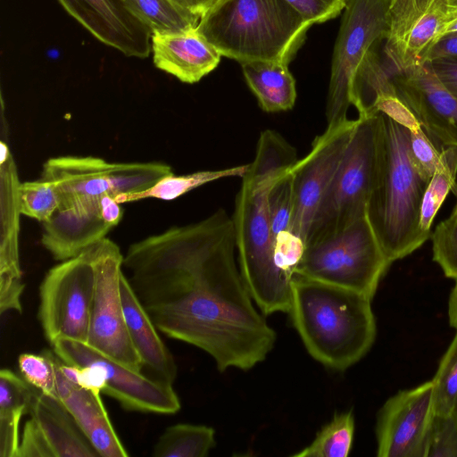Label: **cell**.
Instances as JSON below:
<instances>
[{"mask_svg":"<svg viewBox=\"0 0 457 457\" xmlns=\"http://www.w3.org/2000/svg\"><path fill=\"white\" fill-rule=\"evenodd\" d=\"M129 281L157 329L207 353L220 371L263 361L277 335L243 279L222 209L129 246Z\"/></svg>","mask_w":457,"mask_h":457,"instance_id":"1","label":"cell"},{"mask_svg":"<svg viewBox=\"0 0 457 457\" xmlns=\"http://www.w3.org/2000/svg\"><path fill=\"white\" fill-rule=\"evenodd\" d=\"M297 160L296 150L279 133L262 131L236 197L232 220L237 262L243 279L264 315L287 313L290 308L292 280L273 262L268 196L276 179Z\"/></svg>","mask_w":457,"mask_h":457,"instance_id":"2","label":"cell"},{"mask_svg":"<svg viewBox=\"0 0 457 457\" xmlns=\"http://www.w3.org/2000/svg\"><path fill=\"white\" fill-rule=\"evenodd\" d=\"M287 313L309 354L335 370L358 362L376 339L371 299L351 289L295 275Z\"/></svg>","mask_w":457,"mask_h":457,"instance_id":"3","label":"cell"},{"mask_svg":"<svg viewBox=\"0 0 457 457\" xmlns=\"http://www.w3.org/2000/svg\"><path fill=\"white\" fill-rule=\"evenodd\" d=\"M380 117L379 170L367 216L392 263L411 254L427 241L420 234L419 222L428 181L412 160L408 128L382 112Z\"/></svg>","mask_w":457,"mask_h":457,"instance_id":"4","label":"cell"},{"mask_svg":"<svg viewBox=\"0 0 457 457\" xmlns=\"http://www.w3.org/2000/svg\"><path fill=\"white\" fill-rule=\"evenodd\" d=\"M312 23L287 0H220L196 27L225 57L289 64Z\"/></svg>","mask_w":457,"mask_h":457,"instance_id":"5","label":"cell"},{"mask_svg":"<svg viewBox=\"0 0 457 457\" xmlns=\"http://www.w3.org/2000/svg\"><path fill=\"white\" fill-rule=\"evenodd\" d=\"M349 145L312 222L305 245L335 234L367 213L377 184L380 112L359 115Z\"/></svg>","mask_w":457,"mask_h":457,"instance_id":"6","label":"cell"},{"mask_svg":"<svg viewBox=\"0 0 457 457\" xmlns=\"http://www.w3.org/2000/svg\"><path fill=\"white\" fill-rule=\"evenodd\" d=\"M390 264L366 213L340 231L307 244L294 276L351 289L372 300Z\"/></svg>","mask_w":457,"mask_h":457,"instance_id":"7","label":"cell"},{"mask_svg":"<svg viewBox=\"0 0 457 457\" xmlns=\"http://www.w3.org/2000/svg\"><path fill=\"white\" fill-rule=\"evenodd\" d=\"M154 162H108L93 156H62L45 162L41 179L56 185L58 209L95 210L99 198H114L152 187L158 179Z\"/></svg>","mask_w":457,"mask_h":457,"instance_id":"8","label":"cell"},{"mask_svg":"<svg viewBox=\"0 0 457 457\" xmlns=\"http://www.w3.org/2000/svg\"><path fill=\"white\" fill-rule=\"evenodd\" d=\"M390 0H347L332 55L326 104L328 125L343 121L352 105L355 76L389 30Z\"/></svg>","mask_w":457,"mask_h":457,"instance_id":"9","label":"cell"},{"mask_svg":"<svg viewBox=\"0 0 457 457\" xmlns=\"http://www.w3.org/2000/svg\"><path fill=\"white\" fill-rule=\"evenodd\" d=\"M95 283L89 247L47 271L39 286L37 317L51 345L59 338L87 342Z\"/></svg>","mask_w":457,"mask_h":457,"instance_id":"10","label":"cell"},{"mask_svg":"<svg viewBox=\"0 0 457 457\" xmlns=\"http://www.w3.org/2000/svg\"><path fill=\"white\" fill-rule=\"evenodd\" d=\"M96 283L87 344L142 372L143 363L128 331L120 295L123 258L119 246L104 237L89 246Z\"/></svg>","mask_w":457,"mask_h":457,"instance_id":"11","label":"cell"},{"mask_svg":"<svg viewBox=\"0 0 457 457\" xmlns=\"http://www.w3.org/2000/svg\"><path fill=\"white\" fill-rule=\"evenodd\" d=\"M386 65L403 71L427 62L435 44L457 22L446 0H390Z\"/></svg>","mask_w":457,"mask_h":457,"instance_id":"12","label":"cell"},{"mask_svg":"<svg viewBox=\"0 0 457 457\" xmlns=\"http://www.w3.org/2000/svg\"><path fill=\"white\" fill-rule=\"evenodd\" d=\"M53 351L65 363L84 366L98 364L106 374V386L103 394L115 399L126 411L163 415L177 413L180 400L172 385L133 370L99 353L87 343L59 338Z\"/></svg>","mask_w":457,"mask_h":457,"instance_id":"13","label":"cell"},{"mask_svg":"<svg viewBox=\"0 0 457 457\" xmlns=\"http://www.w3.org/2000/svg\"><path fill=\"white\" fill-rule=\"evenodd\" d=\"M357 120L328 125L315 137L310 152L291 167L295 206L290 230L304 242L316 212L327 193L351 140Z\"/></svg>","mask_w":457,"mask_h":457,"instance_id":"14","label":"cell"},{"mask_svg":"<svg viewBox=\"0 0 457 457\" xmlns=\"http://www.w3.org/2000/svg\"><path fill=\"white\" fill-rule=\"evenodd\" d=\"M434 417L431 380L389 397L377 416V456L427 457Z\"/></svg>","mask_w":457,"mask_h":457,"instance_id":"15","label":"cell"},{"mask_svg":"<svg viewBox=\"0 0 457 457\" xmlns=\"http://www.w3.org/2000/svg\"><path fill=\"white\" fill-rule=\"evenodd\" d=\"M386 71L394 93L436 145L441 149L457 146V98L430 62L403 71Z\"/></svg>","mask_w":457,"mask_h":457,"instance_id":"16","label":"cell"},{"mask_svg":"<svg viewBox=\"0 0 457 457\" xmlns=\"http://www.w3.org/2000/svg\"><path fill=\"white\" fill-rule=\"evenodd\" d=\"M64 10L103 44L129 57L152 51V31L123 0H58Z\"/></svg>","mask_w":457,"mask_h":457,"instance_id":"17","label":"cell"},{"mask_svg":"<svg viewBox=\"0 0 457 457\" xmlns=\"http://www.w3.org/2000/svg\"><path fill=\"white\" fill-rule=\"evenodd\" d=\"M152 52L156 68L188 84L198 82L212 71L222 56L196 28L153 34Z\"/></svg>","mask_w":457,"mask_h":457,"instance_id":"18","label":"cell"},{"mask_svg":"<svg viewBox=\"0 0 457 457\" xmlns=\"http://www.w3.org/2000/svg\"><path fill=\"white\" fill-rule=\"evenodd\" d=\"M54 353L58 398L75 419L85 436L102 457H127L129 453L96 395L69 381L60 371Z\"/></svg>","mask_w":457,"mask_h":457,"instance_id":"19","label":"cell"},{"mask_svg":"<svg viewBox=\"0 0 457 457\" xmlns=\"http://www.w3.org/2000/svg\"><path fill=\"white\" fill-rule=\"evenodd\" d=\"M120 295L130 340L143 368L149 370L154 379L173 385L178 374L175 360L124 273L120 278Z\"/></svg>","mask_w":457,"mask_h":457,"instance_id":"20","label":"cell"},{"mask_svg":"<svg viewBox=\"0 0 457 457\" xmlns=\"http://www.w3.org/2000/svg\"><path fill=\"white\" fill-rule=\"evenodd\" d=\"M113 227L96 210L57 209L43 223L41 242L54 259L63 262L73 258L102 240Z\"/></svg>","mask_w":457,"mask_h":457,"instance_id":"21","label":"cell"},{"mask_svg":"<svg viewBox=\"0 0 457 457\" xmlns=\"http://www.w3.org/2000/svg\"><path fill=\"white\" fill-rule=\"evenodd\" d=\"M29 414L42 429L54 457L100 456L59 398L37 390Z\"/></svg>","mask_w":457,"mask_h":457,"instance_id":"22","label":"cell"},{"mask_svg":"<svg viewBox=\"0 0 457 457\" xmlns=\"http://www.w3.org/2000/svg\"><path fill=\"white\" fill-rule=\"evenodd\" d=\"M2 190L5 192L6 200V236L1 238L0 253V289L2 291H17L25 284L19 262L18 251V217L20 211V185L15 164L12 154L1 162Z\"/></svg>","mask_w":457,"mask_h":457,"instance_id":"23","label":"cell"},{"mask_svg":"<svg viewBox=\"0 0 457 457\" xmlns=\"http://www.w3.org/2000/svg\"><path fill=\"white\" fill-rule=\"evenodd\" d=\"M240 64L245 81L263 111L277 112L293 108L297 94L287 63L254 61Z\"/></svg>","mask_w":457,"mask_h":457,"instance_id":"24","label":"cell"},{"mask_svg":"<svg viewBox=\"0 0 457 457\" xmlns=\"http://www.w3.org/2000/svg\"><path fill=\"white\" fill-rule=\"evenodd\" d=\"M37 391L10 369L0 370V456L16 457L22 416L30 411Z\"/></svg>","mask_w":457,"mask_h":457,"instance_id":"25","label":"cell"},{"mask_svg":"<svg viewBox=\"0 0 457 457\" xmlns=\"http://www.w3.org/2000/svg\"><path fill=\"white\" fill-rule=\"evenodd\" d=\"M249 164L230 167L216 170H201L186 175L168 174L159 179L151 187L135 193H124L117 195L119 204L138 201L145 198L173 200L186 193L210 182L230 177L242 178L248 170Z\"/></svg>","mask_w":457,"mask_h":457,"instance_id":"26","label":"cell"},{"mask_svg":"<svg viewBox=\"0 0 457 457\" xmlns=\"http://www.w3.org/2000/svg\"><path fill=\"white\" fill-rule=\"evenodd\" d=\"M215 430L205 425L178 423L168 427L153 449L154 457H204L215 447Z\"/></svg>","mask_w":457,"mask_h":457,"instance_id":"27","label":"cell"},{"mask_svg":"<svg viewBox=\"0 0 457 457\" xmlns=\"http://www.w3.org/2000/svg\"><path fill=\"white\" fill-rule=\"evenodd\" d=\"M456 176L457 146L444 147L440 164L427 185L420 206L419 228L426 240L430 237L434 219L448 194L452 191L457 195Z\"/></svg>","mask_w":457,"mask_h":457,"instance_id":"28","label":"cell"},{"mask_svg":"<svg viewBox=\"0 0 457 457\" xmlns=\"http://www.w3.org/2000/svg\"><path fill=\"white\" fill-rule=\"evenodd\" d=\"M128 9L152 34L175 33L195 29L200 18L172 0H123Z\"/></svg>","mask_w":457,"mask_h":457,"instance_id":"29","label":"cell"},{"mask_svg":"<svg viewBox=\"0 0 457 457\" xmlns=\"http://www.w3.org/2000/svg\"><path fill=\"white\" fill-rule=\"evenodd\" d=\"M354 430V416L351 410L336 413L317 432L312 443L293 456L346 457L352 450Z\"/></svg>","mask_w":457,"mask_h":457,"instance_id":"30","label":"cell"},{"mask_svg":"<svg viewBox=\"0 0 457 457\" xmlns=\"http://www.w3.org/2000/svg\"><path fill=\"white\" fill-rule=\"evenodd\" d=\"M431 382L435 414H452L457 401V329Z\"/></svg>","mask_w":457,"mask_h":457,"instance_id":"31","label":"cell"},{"mask_svg":"<svg viewBox=\"0 0 457 457\" xmlns=\"http://www.w3.org/2000/svg\"><path fill=\"white\" fill-rule=\"evenodd\" d=\"M19 195L21 213L43 223L53 216L60 204L56 185L48 179L21 183Z\"/></svg>","mask_w":457,"mask_h":457,"instance_id":"32","label":"cell"},{"mask_svg":"<svg viewBox=\"0 0 457 457\" xmlns=\"http://www.w3.org/2000/svg\"><path fill=\"white\" fill-rule=\"evenodd\" d=\"M21 378L39 392L58 398L54 352L44 349L39 354L21 353L18 357Z\"/></svg>","mask_w":457,"mask_h":457,"instance_id":"33","label":"cell"},{"mask_svg":"<svg viewBox=\"0 0 457 457\" xmlns=\"http://www.w3.org/2000/svg\"><path fill=\"white\" fill-rule=\"evenodd\" d=\"M291 167L276 179L270 189L268 205L273 237L282 230L290 229L295 206L294 175Z\"/></svg>","mask_w":457,"mask_h":457,"instance_id":"34","label":"cell"},{"mask_svg":"<svg viewBox=\"0 0 457 457\" xmlns=\"http://www.w3.org/2000/svg\"><path fill=\"white\" fill-rule=\"evenodd\" d=\"M403 125L410 132L412 160L421 176L429 181L440 164L442 149L425 132L413 114Z\"/></svg>","mask_w":457,"mask_h":457,"instance_id":"35","label":"cell"},{"mask_svg":"<svg viewBox=\"0 0 457 457\" xmlns=\"http://www.w3.org/2000/svg\"><path fill=\"white\" fill-rule=\"evenodd\" d=\"M433 261L445 277L457 282V219L449 216L430 235Z\"/></svg>","mask_w":457,"mask_h":457,"instance_id":"36","label":"cell"},{"mask_svg":"<svg viewBox=\"0 0 457 457\" xmlns=\"http://www.w3.org/2000/svg\"><path fill=\"white\" fill-rule=\"evenodd\" d=\"M304 240L290 229L282 230L273 237V262L287 278L293 279L295 270L305 251Z\"/></svg>","mask_w":457,"mask_h":457,"instance_id":"37","label":"cell"},{"mask_svg":"<svg viewBox=\"0 0 457 457\" xmlns=\"http://www.w3.org/2000/svg\"><path fill=\"white\" fill-rule=\"evenodd\" d=\"M427 457H457V420L453 413L435 414Z\"/></svg>","mask_w":457,"mask_h":457,"instance_id":"38","label":"cell"},{"mask_svg":"<svg viewBox=\"0 0 457 457\" xmlns=\"http://www.w3.org/2000/svg\"><path fill=\"white\" fill-rule=\"evenodd\" d=\"M312 24L336 18L345 9L347 0H287Z\"/></svg>","mask_w":457,"mask_h":457,"instance_id":"39","label":"cell"},{"mask_svg":"<svg viewBox=\"0 0 457 457\" xmlns=\"http://www.w3.org/2000/svg\"><path fill=\"white\" fill-rule=\"evenodd\" d=\"M16 457H54L42 429L31 416L24 424Z\"/></svg>","mask_w":457,"mask_h":457,"instance_id":"40","label":"cell"},{"mask_svg":"<svg viewBox=\"0 0 457 457\" xmlns=\"http://www.w3.org/2000/svg\"><path fill=\"white\" fill-rule=\"evenodd\" d=\"M430 64L439 79L457 98V57L435 60Z\"/></svg>","mask_w":457,"mask_h":457,"instance_id":"41","label":"cell"},{"mask_svg":"<svg viewBox=\"0 0 457 457\" xmlns=\"http://www.w3.org/2000/svg\"><path fill=\"white\" fill-rule=\"evenodd\" d=\"M457 57V31L449 32L442 37L430 49L427 62L444 58Z\"/></svg>","mask_w":457,"mask_h":457,"instance_id":"42","label":"cell"},{"mask_svg":"<svg viewBox=\"0 0 457 457\" xmlns=\"http://www.w3.org/2000/svg\"><path fill=\"white\" fill-rule=\"evenodd\" d=\"M99 207L104 220L112 227L116 226L122 218V209L115 198L104 194L99 198Z\"/></svg>","mask_w":457,"mask_h":457,"instance_id":"43","label":"cell"},{"mask_svg":"<svg viewBox=\"0 0 457 457\" xmlns=\"http://www.w3.org/2000/svg\"><path fill=\"white\" fill-rule=\"evenodd\" d=\"M184 10L199 17L206 14L220 0H172Z\"/></svg>","mask_w":457,"mask_h":457,"instance_id":"44","label":"cell"},{"mask_svg":"<svg viewBox=\"0 0 457 457\" xmlns=\"http://www.w3.org/2000/svg\"><path fill=\"white\" fill-rule=\"evenodd\" d=\"M448 319L450 325L457 329V283L450 293L448 300Z\"/></svg>","mask_w":457,"mask_h":457,"instance_id":"45","label":"cell"},{"mask_svg":"<svg viewBox=\"0 0 457 457\" xmlns=\"http://www.w3.org/2000/svg\"><path fill=\"white\" fill-rule=\"evenodd\" d=\"M451 10L457 14V0H446Z\"/></svg>","mask_w":457,"mask_h":457,"instance_id":"46","label":"cell"},{"mask_svg":"<svg viewBox=\"0 0 457 457\" xmlns=\"http://www.w3.org/2000/svg\"><path fill=\"white\" fill-rule=\"evenodd\" d=\"M451 216H453V218L457 219V203H456L454 208L453 209Z\"/></svg>","mask_w":457,"mask_h":457,"instance_id":"47","label":"cell"},{"mask_svg":"<svg viewBox=\"0 0 457 457\" xmlns=\"http://www.w3.org/2000/svg\"><path fill=\"white\" fill-rule=\"evenodd\" d=\"M453 415L454 416L455 420H457V401L455 403V405H454V408L453 411Z\"/></svg>","mask_w":457,"mask_h":457,"instance_id":"48","label":"cell"}]
</instances>
